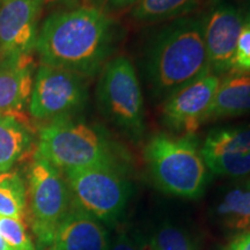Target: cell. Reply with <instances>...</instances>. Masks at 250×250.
<instances>
[{
	"mask_svg": "<svg viewBox=\"0 0 250 250\" xmlns=\"http://www.w3.org/2000/svg\"><path fill=\"white\" fill-rule=\"evenodd\" d=\"M210 72L199 15L170 21L145 49L144 73L159 101Z\"/></svg>",
	"mask_w": 250,
	"mask_h": 250,
	"instance_id": "obj_2",
	"label": "cell"
},
{
	"mask_svg": "<svg viewBox=\"0 0 250 250\" xmlns=\"http://www.w3.org/2000/svg\"><path fill=\"white\" fill-rule=\"evenodd\" d=\"M0 236L11 250H35L22 220L0 217Z\"/></svg>",
	"mask_w": 250,
	"mask_h": 250,
	"instance_id": "obj_20",
	"label": "cell"
},
{
	"mask_svg": "<svg viewBox=\"0 0 250 250\" xmlns=\"http://www.w3.org/2000/svg\"><path fill=\"white\" fill-rule=\"evenodd\" d=\"M96 101L101 114L133 142L145 134V107L138 76L125 56L111 58L100 74Z\"/></svg>",
	"mask_w": 250,
	"mask_h": 250,
	"instance_id": "obj_5",
	"label": "cell"
},
{
	"mask_svg": "<svg viewBox=\"0 0 250 250\" xmlns=\"http://www.w3.org/2000/svg\"><path fill=\"white\" fill-rule=\"evenodd\" d=\"M108 250H138L133 241L129 239L125 234H121L117 237L116 241L112 243L111 246H109Z\"/></svg>",
	"mask_w": 250,
	"mask_h": 250,
	"instance_id": "obj_25",
	"label": "cell"
},
{
	"mask_svg": "<svg viewBox=\"0 0 250 250\" xmlns=\"http://www.w3.org/2000/svg\"><path fill=\"white\" fill-rule=\"evenodd\" d=\"M240 11H241L243 23H245V28L250 29V0H245L241 6H239Z\"/></svg>",
	"mask_w": 250,
	"mask_h": 250,
	"instance_id": "obj_26",
	"label": "cell"
},
{
	"mask_svg": "<svg viewBox=\"0 0 250 250\" xmlns=\"http://www.w3.org/2000/svg\"><path fill=\"white\" fill-rule=\"evenodd\" d=\"M154 250H195L188 236L179 228L166 225L154 237Z\"/></svg>",
	"mask_w": 250,
	"mask_h": 250,
	"instance_id": "obj_21",
	"label": "cell"
},
{
	"mask_svg": "<svg viewBox=\"0 0 250 250\" xmlns=\"http://www.w3.org/2000/svg\"><path fill=\"white\" fill-rule=\"evenodd\" d=\"M46 250H54V249H52L51 247H50V248H46Z\"/></svg>",
	"mask_w": 250,
	"mask_h": 250,
	"instance_id": "obj_29",
	"label": "cell"
},
{
	"mask_svg": "<svg viewBox=\"0 0 250 250\" xmlns=\"http://www.w3.org/2000/svg\"><path fill=\"white\" fill-rule=\"evenodd\" d=\"M224 250H250V230L240 233L225 247Z\"/></svg>",
	"mask_w": 250,
	"mask_h": 250,
	"instance_id": "obj_24",
	"label": "cell"
},
{
	"mask_svg": "<svg viewBox=\"0 0 250 250\" xmlns=\"http://www.w3.org/2000/svg\"><path fill=\"white\" fill-rule=\"evenodd\" d=\"M202 0H139L131 8L130 17L138 23H156L187 17Z\"/></svg>",
	"mask_w": 250,
	"mask_h": 250,
	"instance_id": "obj_18",
	"label": "cell"
},
{
	"mask_svg": "<svg viewBox=\"0 0 250 250\" xmlns=\"http://www.w3.org/2000/svg\"><path fill=\"white\" fill-rule=\"evenodd\" d=\"M220 78L210 72L165 100L161 116L166 126L175 132L195 133L204 124V117L217 93Z\"/></svg>",
	"mask_w": 250,
	"mask_h": 250,
	"instance_id": "obj_11",
	"label": "cell"
},
{
	"mask_svg": "<svg viewBox=\"0 0 250 250\" xmlns=\"http://www.w3.org/2000/svg\"><path fill=\"white\" fill-rule=\"evenodd\" d=\"M234 70L250 71V29L248 28H243L237 40Z\"/></svg>",
	"mask_w": 250,
	"mask_h": 250,
	"instance_id": "obj_22",
	"label": "cell"
},
{
	"mask_svg": "<svg viewBox=\"0 0 250 250\" xmlns=\"http://www.w3.org/2000/svg\"><path fill=\"white\" fill-rule=\"evenodd\" d=\"M107 230L96 218L72 205L56 230L54 250H108Z\"/></svg>",
	"mask_w": 250,
	"mask_h": 250,
	"instance_id": "obj_14",
	"label": "cell"
},
{
	"mask_svg": "<svg viewBox=\"0 0 250 250\" xmlns=\"http://www.w3.org/2000/svg\"><path fill=\"white\" fill-rule=\"evenodd\" d=\"M36 152L64 173L94 166L122 168L110 136L101 127L73 117L46 123L40 131Z\"/></svg>",
	"mask_w": 250,
	"mask_h": 250,
	"instance_id": "obj_3",
	"label": "cell"
},
{
	"mask_svg": "<svg viewBox=\"0 0 250 250\" xmlns=\"http://www.w3.org/2000/svg\"><path fill=\"white\" fill-rule=\"evenodd\" d=\"M72 202L104 223H115L126 208L132 188L121 167L94 166L65 171Z\"/></svg>",
	"mask_w": 250,
	"mask_h": 250,
	"instance_id": "obj_7",
	"label": "cell"
},
{
	"mask_svg": "<svg viewBox=\"0 0 250 250\" xmlns=\"http://www.w3.org/2000/svg\"><path fill=\"white\" fill-rule=\"evenodd\" d=\"M34 78L33 54L0 57V116L24 117Z\"/></svg>",
	"mask_w": 250,
	"mask_h": 250,
	"instance_id": "obj_13",
	"label": "cell"
},
{
	"mask_svg": "<svg viewBox=\"0 0 250 250\" xmlns=\"http://www.w3.org/2000/svg\"><path fill=\"white\" fill-rule=\"evenodd\" d=\"M88 101L86 78L74 72L41 64L35 72L29 100L30 115L49 122L73 117Z\"/></svg>",
	"mask_w": 250,
	"mask_h": 250,
	"instance_id": "obj_8",
	"label": "cell"
},
{
	"mask_svg": "<svg viewBox=\"0 0 250 250\" xmlns=\"http://www.w3.org/2000/svg\"><path fill=\"white\" fill-rule=\"evenodd\" d=\"M120 28L99 6H80L50 14L39 29L35 51L41 64L94 77L111 59Z\"/></svg>",
	"mask_w": 250,
	"mask_h": 250,
	"instance_id": "obj_1",
	"label": "cell"
},
{
	"mask_svg": "<svg viewBox=\"0 0 250 250\" xmlns=\"http://www.w3.org/2000/svg\"><path fill=\"white\" fill-rule=\"evenodd\" d=\"M0 250H11L8 248V246L5 243L4 240L1 239V236H0Z\"/></svg>",
	"mask_w": 250,
	"mask_h": 250,
	"instance_id": "obj_28",
	"label": "cell"
},
{
	"mask_svg": "<svg viewBox=\"0 0 250 250\" xmlns=\"http://www.w3.org/2000/svg\"><path fill=\"white\" fill-rule=\"evenodd\" d=\"M139 0H101L102 6L100 8L104 12H121L124 9L132 8Z\"/></svg>",
	"mask_w": 250,
	"mask_h": 250,
	"instance_id": "obj_23",
	"label": "cell"
},
{
	"mask_svg": "<svg viewBox=\"0 0 250 250\" xmlns=\"http://www.w3.org/2000/svg\"><path fill=\"white\" fill-rule=\"evenodd\" d=\"M42 0H0V57L35 51Z\"/></svg>",
	"mask_w": 250,
	"mask_h": 250,
	"instance_id": "obj_12",
	"label": "cell"
},
{
	"mask_svg": "<svg viewBox=\"0 0 250 250\" xmlns=\"http://www.w3.org/2000/svg\"><path fill=\"white\" fill-rule=\"evenodd\" d=\"M27 188L17 171L0 174V217L24 221Z\"/></svg>",
	"mask_w": 250,
	"mask_h": 250,
	"instance_id": "obj_19",
	"label": "cell"
},
{
	"mask_svg": "<svg viewBox=\"0 0 250 250\" xmlns=\"http://www.w3.org/2000/svg\"><path fill=\"white\" fill-rule=\"evenodd\" d=\"M201 154L208 169L219 176L239 179L250 175V124L211 130Z\"/></svg>",
	"mask_w": 250,
	"mask_h": 250,
	"instance_id": "obj_10",
	"label": "cell"
},
{
	"mask_svg": "<svg viewBox=\"0 0 250 250\" xmlns=\"http://www.w3.org/2000/svg\"><path fill=\"white\" fill-rule=\"evenodd\" d=\"M62 1L64 0H42V5L43 7H49V6H55Z\"/></svg>",
	"mask_w": 250,
	"mask_h": 250,
	"instance_id": "obj_27",
	"label": "cell"
},
{
	"mask_svg": "<svg viewBox=\"0 0 250 250\" xmlns=\"http://www.w3.org/2000/svg\"><path fill=\"white\" fill-rule=\"evenodd\" d=\"M28 218L40 247H51L72 196L62 171L35 152L28 173Z\"/></svg>",
	"mask_w": 250,
	"mask_h": 250,
	"instance_id": "obj_6",
	"label": "cell"
},
{
	"mask_svg": "<svg viewBox=\"0 0 250 250\" xmlns=\"http://www.w3.org/2000/svg\"><path fill=\"white\" fill-rule=\"evenodd\" d=\"M250 112V71L234 70L220 78L217 93L204 117L214 122Z\"/></svg>",
	"mask_w": 250,
	"mask_h": 250,
	"instance_id": "obj_15",
	"label": "cell"
},
{
	"mask_svg": "<svg viewBox=\"0 0 250 250\" xmlns=\"http://www.w3.org/2000/svg\"><path fill=\"white\" fill-rule=\"evenodd\" d=\"M144 155L153 180L162 191L190 199L203 195L208 167L195 134H153L146 143Z\"/></svg>",
	"mask_w": 250,
	"mask_h": 250,
	"instance_id": "obj_4",
	"label": "cell"
},
{
	"mask_svg": "<svg viewBox=\"0 0 250 250\" xmlns=\"http://www.w3.org/2000/svg\"><path fill=\"white\" fill-rule=\"evenodd\" d=\"M33 143L34 132L26 117L0 116V174L11 170Z\"/></svg>",
	"mask_w": 250,
	"mask_h": 250,
	"instance_id": "obj_16",
	"label": "cell"
},
{
	"mask_svg": "<svg viewBox=\"0 0 250 250\" xmlns=\"http://www.w3.org/2000/svg\"><path fill=\"white\" fill-rule=\"evenodd\" d=\"M199 19L211 73L223 77L234 71L237 40L245 28L239 6L211 0Z\"/></svg>",
	"mask_w": 250,
	"mask_h": 250,
	"instance_id": "obj_9",
	"label": "cell"
},
{
	"mask_svg": "<svg viewBox=\"0 0 250 250\" xmlns=\"http://www.w3.org/2000/svg\"><path fill=\"white\" fill-rule=\"evenodd\" d=\"M215 214L224 225L240 232L250 230V180L225 190L215 205Z\"/></svg>",
	"mask_w": 250,
	"mask_h": 250,
	"instance_id": "obj_17",
	"label": "cell"
}]
</instances>
